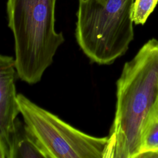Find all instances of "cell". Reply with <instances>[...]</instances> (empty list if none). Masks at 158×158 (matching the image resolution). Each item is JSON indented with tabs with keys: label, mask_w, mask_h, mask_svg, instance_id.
Masks as SVG:
<instances>
[{
	"label": "cell",
	"mask_w": 158,
	"mask_h": 158,
	"mask_svg": "<svg viewBox=\"0 0 158 158\" xmlns=\"http://www.w3.org/2000/svg\"><path fill=\"white\" fill-rule=\"evenodd\" d=\"M134 0H78L75 36L91 62L110 65L134 38Z\"/></svg>",
	"instance_id": "3957f363"
},
{
	"label": "cell",
	"mask_w": 158,
	"mask_h": 158,
	"mask_svg": "<svg viewBox=\"0 0 158 158\" xmlns=\"http://www.w3.org/2000/svg\"><path fill=\"white\" fill-rule=\"evenodd\" d=\"M9 158H48V156L30 130L17 118L12 138Z\"/></svg>",
	"instance_id": "8992f818"
},
{
	"label": "cell",
	"mask_w": 158,
	"mask_h": 158,
	"mask_svg": "<svg viewBox=\"0 0 158 158\" xmlns=\"http://www.w3.org/2000/svg\"><path fill=\"white\" fill-rule=\"evenodd\" d=\"M23 122L48 158H104L108 137L85 133L37 105L25 95L17 96Z\"/></svg>",
	"instance_id": "277c9868"
},
{
	"label": "cell",
	"mask_w": 158,
	"mask_h": 158,
	"mask_svg": "<svg viewBox=\"0 0 158 158\" xmlns=\"http://www.w3.org/2000/svg\"><path fill=\"white\" fill-rule=\"evenodd\" d=\"M138 157H158V108L146 126Z\"/></svg>",
	"instance_id": "52a82bcc"
},
{
	"label": "cell",
	"mask_w": 158,
	"mask_h": 158,
	"mask_svg": "<svg viewBox=\"0 0 158 158\" xmlns=\"http://www.w3.org/2000/svg\"><path fill=\"white\" fill-rule=\"evenodd\" d=\"M56 1L7 0L17 77L29 85L40 81L65 41L63 33L55 29Z\"/></svg>",
	"instance_id": "7a4b0ae2"
},
{
	"label": "cell",
	"mask_w": 158,
	"mask_h": 158,
	"mask_svg": "<svg viewBox=\"0 0 158 158\" xmlns=\"http://www.w3.org/2000/svg\"><path fill=\"white\" fill-rule=\"evenodd\" d=\"M158 108V40L148 41L125 63L116 82V104L105 157L136 158Z\"/></svg>",
	"instance_id": "6da1fadb"
},
{
	"label": "cell",
	"mask_w": 158,
	"mask_h": 158,
	"mask_svg": "<svg viewBox=\"0 0 158 158\" xmlns=\"http://www.w3.org/2000/svg\"><path fill=\"white\" fill-rule=\"evenodd\" d=\"M14 58L0 56V158H9L15 120L20 113L17 100Z\"/></svg>",
	"instance_id": "5b68a950"
},
{
	"label": "cell",
	"mask_w": 158,
	"mask_h": 158,
	"mask_svg": "<svg viewBox=\"0 0 158 158\" xmlns=\"http://www.w3.org/2000/svg\"><path fill=\"white\" fill-rule=\"evenodd\" d=\"M158 0H134L132 19L136 25H143L153 12Z\"/></svg>",
	"instance_id": "ba28073f"
}]
</instances>
